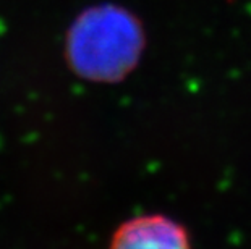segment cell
Instances as JSON below:
<instances>
[{
	"label": "cell",
	"instance_id": "obj_2",
	"mask_svg": "<svg viewBox=\"0 0 251 249\" xmlns=\"http://www.w3.org/2000/svg\"><path fill=\"white\" fill-rule=\"evenodd\" d=\"M109 249H191V243L178 222L149 214L124 222L112 236Z\"/></svg>",
	"mask_w": 251,
	"mask_h": 249
},
{
	"label": "cell",
	"instance_id": "obj_1",
	"mask_svg": "<svg viewBox=\"0 0 251 249\" xmlns=\"http://www.w3.org/2000/svg\"><path fill=\"white\" fill-rule=\"evenodd\" d=\"M143 36L136 20L124 10L104 7L84 13L67 42L70 65L91 81H119L133 70Z\"/></svg>",
	"mask_w": 251,
	"mask_h": 249
}]
</instances>
